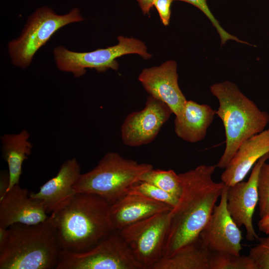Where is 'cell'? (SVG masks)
<instances>
[{
	"label": "cell",
	"mask_w": 269,
	"mask_h": 269,
	"mask_svg": "<svg viewBox=\"0 0 269 269\" xmlns=\"http://www.w3.org/2000/svg\"><path fill=\"white\" fill-rule=\"evenodd\" d=\"M216 167L202 164L178 174L181 193L169 212L162 258L171 257L199 237L225 186L213 180Z\"/></svg>",
	"instance_id": "obj_1"
},
{
	"label": "cell",
	"mask_w": 269,
	"mask_h": 269,
	"mask_svg": "<svg viewBox=\"0 0 269 269\" xmlns=\"http://www.w3.org/2000/svg\"><path fill=\"white\" fill-rule=\"evenodd\" d=\"M49 218L56 228L61 251L86 252L115 231L110 204L91 193H75Z\"/></svg>",
	"instance_id": "obj_2"
},
{
	"label": "cell",
	"mask_w": 269,
	"mask_h": 269,
	"mask_svg": "<svg viewBox=\"0 0 269 269\" xmlns=\"http://www.w3.org/2000/svg\"><path fill=\"white\" fill-rule=\"evenodd\" d=\"M60 252L49 216L37 224H14L0 241V269H56Z\"/></svg>",
	"instance_id": "obj_3"
},
{
	"label": "cell",
	"mask_w": 269,
	"mask_h": 269,
	"mask_svg": "<svg viewBox=\"0 0 269 269\" xmlns=\"http://www.w3.org/2000/svg\"><path fill=\"white\" fill-rule=\"evenodd\" d=\"M219 102L216 114L222 120L226 146L216 167L225 169L240 145L263 131L269 122V114L261 110L235 83L226 81L210 87Z\"/></svg>",
	"instance_id": "obj_4"
},
{
	"label": "cell",
	"mask_w": 269,
	"mask_h": 269,
	"mask_svg": "<svg viewBox=\"0 0 269 269\" xmlns=\"http://www.w3.org/2000/svg\"><path fill=\"white\" fill-rule=\"evenodd\" d=\"M152 168L150 164L139 163L117 152H109L93 169L80 175L74 190L76 193L98 195L111 205L127 194L141 176Z\"/></svg>",
	"instance_id": "obj_5"
},
{
	"label": "cell",
	"mask_w": 269,
	"mask_h": 269,
	"mask_svg": "<svg viewBox=\"0 0 269 269\" xmlns=\"http://www.w3.org/2000/svg\"><path fill=\"white\" fill-rule=\"evenodd\" d=\"M84 20L78 8L58 15L52 9L43 6L28 18L20 35L8 44V53L15 66L27 68L36 51L61 27Z\"/></svg>",
	"instance_id": "obj_6"
},
{
	"label": "cell",
	"mask_w": 269,
	"mask_h": 269,
	"mask_svg": "<svg viewBox=\"0 0 269 269\" xmlns=\"http://www.w3.org/2000/svg\"><path fill=\"white\" fill-rule=\"evenodd\" d=\"M118 40L115 45L91 52H77L63 46H57L53 50L56 66L62 71L71 72L79 77L86 73L87 68L94 69L98 72L109 69L117 70L119 64L116 59L124 55L136 54L144 59L151 58L141 41L123 36H119Z\"/></svg>",
	"instance_id": "obj_7"
},
{
	"label": "cell",
	"mask_w": 269,
	"mask_h": 269,
	"mask_svg": "<svg viewBox=\"0 0 269 269\" xmlns=\"http://www.w3.org/2000/svg\"><path fill=\"white\" fill-rule=\"evenodd\" d=\"M56 269H145L118 231L81 253L61 251Z\"/></svg>",
	"instance_id": "obj_8"
},
{
	"label": "cell",
	"mask_w": 269,
	"mask_h": 269,
	"mask_svg": "<svg viewBox=\"0 0 269 269\" xmlns=\"http://www.w3.org/2000/svg\"><path fill=\"white\" fill-rule=\"evenodd\" d=\"M170 211L157 213L119 231L145 269H151L162 258Z\"/></svg>",
	"instance_id": "obj_9"
},
{
	"label": "cell",
	"mask_w": 269,
	"mask_h": 269,
	"mask_svg": "<svg viewBox=\"0 0 269 269\" xmlns=\"http://www.w3.org/2000/svg\"><path fill=\"white\" fill-rule=\"evenodd\" d=\"M172 114L167 105L149 95L142 110L130 113L125 119L121 129L123 143L134 147L150 143Z\"/></svg>",
	"instance_id": "obj_10"
},
{
	"label": "cell",
	"mask_w": 269,
	"mask_h": 269,
	"mask_svg": "<svg viewBox=\"0 0 269 269\" xmlns=\"http://www.w3.org/2000/svg\"><path fill=\"white\" fill-rule=\"evenodd\" d=\"M228 186L225 185L218 205H216L199 237L210 252L240 255L242 234L227 208Z\"/></svg>",
	"instance_id": "obj_11"
},
{
	"label": "cell",
	"mask_w": 269,
	"mask_h": 269,
	"mask_svg": "<svg viewBox=\"0 0 269 269\" xmlns=\"http://www.w3.org/2000/svg\"><path fill=\"white\" fill-rule=\"evenodd\" d=\"M269 158V152L261 157L254 165L247 181H241L228 187L227 208L231 216L240 228L246 229V238L249 241L259 237L253 224V216L258 203V180L262 166Z\"/></svg>",
	"instance_id": "obj_12"
},
{
	"label": "cell",
	"mask_w": 269,
	"mask_h": 269,
	"mask_svg": "<svg viewBox=\"0 0 269 269\" xmlns=\"http://www.w3.org/2000/svg\"><path fill=\"white\" fill-rule=\"evenodd\" d=\"M177 64L169 60L159 66L145 68L138 80L149 95L164 102L179 117L187 101L178 83Z\"/></svg>",
	"instance_id": "obj_13"
},
{
	"label": "cell",
	"mask_w": 269,
	"mask_h": 269,
	"mask_svg": "<svg viewBox=\"0 0 269 269\" xmlns=\"http://www.w3.org/2000/svg\"><path fill=\"white\" fill-rule=\"evenodd\" d=\"M49 217L39 202L33 199L26 188L13 186L0 199V227L7 228L14 224L34 225Z\"/></svg>",
	"instance_id": "obj_14"
},
{
	"label": "cell",
	"mask_w": 269,
	"mask_h": 269,
	"mask_svg": "<svg viewBox=\"0 0 269 269\" xmlns=\"http://www.w3.org/2000/svg\"><path fill=\"white\" fill-rule=\"evenodd\" d=\"M81 174L78 160L69 159L62 164L55 176L30 196L40 203L47 214H51L76 193L74 186Z\"/></svg>",
	"instance_id": "obj_15"
},
{
	"label": "cell",
	"mask_w": 269,
	"mask_h": 269,
	"mask_svg": "<svg viewBox=\"0 0 269 269\" xmlns=\"http://www.w3.org/2000/svg\"><path fill=\"white\" fill-rule=\"evenodd\" d=\"M269 152V129L253 135L239 146L221 179L230 187L243 181L257 161Z\"/></svg>",
	"instance_id": "obj_16"
},
{
	"label": "cell",
	"mask_w": 269,
	"mask_h": 269,
	"mask_svg": "<svg viewBox=\"0 0 269 269\" xmlns=\"http://www.w3.org/2000/svg\"><path fill=\"white\" fill-rule=\"evenodd\" d=\"M172 209L166 203L127 194L110 205V216L114 230L120 231L135 222Z\"/></svg>",
	"instance_id": "obj_17"
},
{
	"label": "cell",
	"mask_w": 269,
	"mask_h": 269,
	"mask_svg": "<svg viewBox=\"0 0 269 269\" xmlns=\"http://www.w3.org/2000/svg\"><path fill=\"white\" fill-rule=\"evenodd\" d=\"M216 114V111L208 105L187 100L181 115L175 118L174 132L186 141H200L205 138Z\"/></svg>",
	"instance_id": "obj_18"
},
{
	"label": "cell",
	"mask_w": 269,
	"mask_h": 269,
	"mask_svg": "<svg viewBox=\"0 0 269 269\" xmlns=\"http://www.w3.org/2000/svg\"><path fill=\"white\" fill-rule=\"evenodd\" d=\"M29 137L30 134L27 130L0 136L1 155L7 164L9 176L7 191L19 184L22 164L31 154L32 145L29 140Z\"/></svg>",
	"instance_id": "obj_19"
},
{
	"label": "cell",
	"mask_w": 269,
	"mask_h": 269,
	"mask_svg": "<svg viewBox=\"0 0 269 269\" xmlns=\"http://www.w3.org/2000/svg\"><path fill=\"white\" fill-rule=\"evenodd\" d=\"M210 253L199 237L171 257L161 258L151 269H209Z\"/></svg>",
	"instance_id": "obj_20"
},
{
	"label": "cell",
	"mask_w": 269,
	"mask_h": 269,
	"mask_svg": "<svg viewBox=\"0 0 269 269\" xmlns=\"http://www.w3.org/2000/svg\"><path fill=\"white\" fill-rule=\"evenodd\" d=\"M139 181L154 185L178 199L181 193V186L178 174L173 170L153 169L145 172Z\"/></svg>",
	"instance_id": "obj_21"
},
{
	"label": "cell",
	"mask_w": 269,
	"mask_h": 269,
	"mask_svg": "<svg viewBox=\"0 0 269 269\" xmlns=\"http://www.w3.org/2000/svg\"><path fill=\"white\" fill-rule=\"evenodd\" d=\"M209 269H257L249 255H235L226 253L210 252Z\"/></svg>",
	"instance_id": "obj_22"
},
{
	"label": "cell",
	"mask_w": 269,
	"mask_h": 269,
	"mask_svg": "<svg viewBox=\"0 0 269 269\" xmlns=\"http://www.w3.org/2000/svg\"><path fill=\"white\" fill-rule=\"evenodd\" d=\"M127 194L143 196L168 204L172 208L178 201V199L170 194L154 185L143 181H139L132 186Z\"/></svg>",
	"instance_id": "obj_23"
},
{
	"label": "cell",
	"mask_w": 269,
	"mask_h": 269,
	"mask_svg": "<svg viewBox=\"0 0 269 269\" xmlns=\"http://www.w3.org/2000/svg\"><path fill=\"white\" fill-rule=\"evenodd\" d=\"M259 216L261 218L269 216V164L265 162L262 166L258 180Z\"/></svg>",
	"instance_id": "obj_24"
},
{
	"label": "cell",
	"mask_w": 269,
	"mask_h": 269,
	"mask_svg": "<svg viewBox=\"0 0 269 269\" xmlns=\"http://www.w3.org/2000/svg\"><path fill=\"white\" fill-rule=\"evenodd\" d=\"M181 0L189 3L199 9L210 20L213 26L216 28L219 33L222 44H224L229 40H233L238 42L249 44L248 43L239 39L238 37L227 32L222 27L219 21L216 19L211 12L207 4V0Z\"/></svg>",
	"instance_id": "obj_25"
},
{
	"label": "cell",
	"mask_w": 269,
	"mask_h": 269,
	"mask_svg": "<svg viewBox=\"0 0 269 269\" xmlns=\"http://www.w3.org/2000/svg\"><path fill=\"white\" fill-rule=\"evenodd\" d=\"M267 237L259 238V243L250 251L249 256L257 269H269V234Z\"/></svg>",
	"instance_id": "obj_26"
},
{
	"label": "cell",
	"mask_w": 269,
	"mask_h": 269,
	"mask_svg": "<svg viewBox=\"0 0 269 269\" xmlns=\"http://www.w3.org/2000/svg\"><path fill=\"white\" fill-rule=\"evenodd\" d=\"M173 0H154V6L158 12L161 22L167 26L170 21L171 16V5Z\"/></svg>",
	"instance_id": "obj_27"
},
{
	"label": "cell",
	"mask_w": 269,
	"mask_h": 269,
	"mask_svg": "<svg viewBox=\"0 0 269 269\" xmlns=\"http://www.w3.org/2000/svg\"><path fill=\"white\" fill-rule=\"evenodd\" d=\"M9 184L8 171L2 170L0 174V199L7 192Z\"/></svg>",
	"instance_id": "obj_28"
},
{
	"label": "cell",
	"mask_w": 269,
	"mask_h": 269,
	"mask_svg": "<svg viewBox=\"0 0 269 269\" xmlns=\"http://www.w3.org/2000/svg\"><path fill=\"white\" fill-rule=\"evenodd\" d=\"M142 11L143 14L149 13L150 9L153 6V2L154 0H136Z\"/></svg>",
	"instance_id": "obj_29"
},
{
	"label": "cell",
	"mask_w": 269,
	"mask_h": 269,
	"mask_svg": "<svg viewBox=\"0 0 269 269\" xmlns=\"http://www.w3.org/2000/svg\"><path fill=\"white\" fill-rule=\"evenodd\" d=\"M259 230L267 235L269 234V216L261 218L258 223Z\"/></svg>",
	"instance_id": "obj_30"
}]
</instances>
